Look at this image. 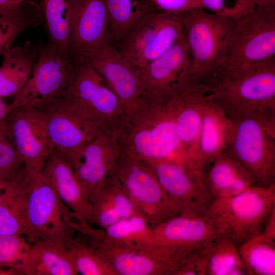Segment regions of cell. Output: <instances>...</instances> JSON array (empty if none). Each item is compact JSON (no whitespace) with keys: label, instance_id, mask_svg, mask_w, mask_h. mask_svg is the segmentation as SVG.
<instances>
[{"label":"cell","instance_id":"obj_1","mask_svg":"<svg viewBox=\"0 0 275 275\" xmlns=\"http://www.w3.org/2000/svg\"><path fill=\"white\" fill-rule=\"evenodd\" d=\"M196 86L231 120L275 112V58L250 65L225 66Z\"/></svg>","mask_w":275,"mask_h":275},{"label":"cell","instance_id":"obj_2","mask_svg":"<svg viewBox=\"0 0 275 275\" xmlns=\"http://www.w3.org/2000/svg\"><path fill=\"white\" fill-rule=\"evenodd\" d=\"M171 98L146 103L128 114L118 133L119 142L123 151L149 162L174 161L199 171L182 149Z\"/></svg>","mask_w":275,"mask_h":275},{"label":"cell","instance_id":"obj_3","mask_svg":"<svg viewBox=\"0 0 275 275\" xmlns=\"http://www.w3.org/2000/svg\"><path fill=\"white\" fill-rule=\"evenodd\" d=\"M23 177L27 191L24 236L30 243L48 239L67 248L78 233L88 231L90 225L63 203L41 171L25 164Z\"/></svg>","mask_w":275,"mask_h":275},{"label":"cell","instance_id":"obj_4","mask_svg":"<svg viewBox=\"0 0 275 275\" xmlns=\"http://www.w3.org/2000/svg\"><path fill=\"white\" fill-rule=\"evenodd\" d=\"M275 207V184L255 185L238 195L214 198L204 215L218 237L237 246L262 231Z\"/></svg>","mask_w":275,"mask_h":275},{"label":"cell","instance_id":"obj_5","mask_svg":"<svg viewBox=\"0 0 275 275\" xmlns=\"http://www.w3.org/2000/svg\"><path fill=\"white\" fill-rule=\"evenodd\" d=\"M232 121L228 152L253 177L257 185L275 184V112Z\"/></svg>","mask_w":275,"mask_h":275},{"label":"cell","instance_id":"obj_6","mask_svg":"<svg viewBox=\"0 0 275 275\" xmlns=\"http://www.w3.org/2000/svg\"><path fill=\"white\" fill-rule=\"evenodd\" d=\"M60 97L101 133L118 134L128 115L101 76L84 62L77 64L69 86Z\"/></svg>","mask_w":275,"mask_h":275},{"label":"cell","instance_id":"obj_7","mask_svg":"<svg viewBox=\"0 0 275 275\" xmlns=\"http://www.w3.org/2000/svg\"><path fill=\"white\" fill-rule=\"evenodd\" d=\"M235 21L201 8L183 13L191 61L186 87L202 84L226 65V40Z\"/></svg>","mask_w":275,"mask_h":275},{"label":"cell","instance_id":"obj_8","mask_svg":"<svg viewBox=\"0 0 275 275\" xmlns=\"http://www.w3.org/2000/svg\"><path fill=\"white\" fill-rule=\"evenodd\" d=\"M152 248L172 271L209 254L218 236L205 215L178 214L152 226Z\"/></svg>","mask_w":275,"mask_h":275},{"label":"cell","instance_id":"obj_9","mask_svg":"<svg viewBox=\"0 0 275 275\" xmlns=\"http://www.w3.org/2000/svg\"><path fill=\"white\" fill-rule=\"evenodd\" d=\"M109 175L151 226L180 214L161 186L150 162L123 151Z\"/></svg>","mask_w":275,"mask_h":275},{"label":"cell","instance_id":"obj_10","mask_svg":"<svg viewBox=\"0 0 275 275\" xmlns=\"http://www.w3.org/2000/svg\"><path fill=\"white\" fill-rule=\"evenodd\" d=\"M38 58L24 86L8 105V114L21 106L57 98L65 92L77 64L68 50L48 41L36 44Z\"/></svg>","mask_w":275,"mask_h":275},{"label":"cell","instance_id":"obj_11","mask_svg":"<svg viewBox=\"0 0 275 275\" xmlns=\"http://www.w3.org/2000/svg\"><path fill=\"white\" fill-rule=\"evenodd\" d=\"M226 65L239 66L275 58V8L256 5L236 21L226 40Z\"/></svg>","mask_w":275,"mask_h":275},{"label":"cell","instance_id":"obj_12","mask_svg":"<svg viewBox=\"0 0 275 275\" xmlns=\"http://www.w3.org/2000/svg\"><path fill=\"white\" fill-rule=\"evenodd\" d=\"M183 14L155 11L116 44L139 69L166 52L183 35Z\"/></svg>","mask_w":275,"mask_h":275},{"label":"cell","instance_id":"obj_13","mask_svg":"<svg viewBox=\"0 0 275 275\" xmlns=\"http://www.w3.org/2000/svg\"><path fill=\"white\" fill-rule=\"evenodd\" d=\"M190 67L184 32L166 52L139 69L144 101L160 102L178 94L187 85Z\"/></svg>","mask_w":275,"mask_h":275},{"label":"cell","instance_id":"obj_14","mask_svg":"<svg viewBox=\"0 0 275 275\" xmlns=\"http://www.w3.org/2000/svg\"><path fill=\"white\" fill-rule=\"evenodd\" d=\"M68 47L77 64L89 52L114 42L105 0H67Z\"/></svg>","mask_w":275,"mask_h":275},{"label":"cell","instance_id":"obj_15","mask_svg":"<svg viewBox=\"0 0 275 275\" xmlns=\"http://www.w3.org/2000/svg\"><path fill=\"white\" fill-rule=\"evenodd\" d=\"M32 106L42 123L53 152L65 156L102 133L78 116L61 97Z\"/></svg>","mask_w":275,"mask_h":275},{"label":"cell","instance_id":"obj_16","mask_svg":"<svg viewBox=\"0 0 275 275\" xmlns=\"http://www.w3.org/2000/svg\"><path fill=\"white\" fill-rule=\"evenodd\" d=\"M150 162L161 186L180 214L204 215L214 198L201 173L174 161Z\"/></svg>","mask_w":275,"mask_h":275},{"label":"cell","instance_id":"obj_17","mask_svg":"<svg viewBox=\"0 0 275 275\" xmlns=\"http://www.w3.org/2000/svg\"><path fill=\"white\" fill-rule=\"evenodd\" d=\"M82 62L101 76L128 114L147 103L139 69L122 55L114 42L89 52Z\"/></svg>","mask_w":275,"mask_h":275},{"label":"cell","instance_id":"obj_18","mask_svg":"<svg viewBox=\"0 0 275 275\" xmlns=\"http://www.w3.org/2000/svg\"><path fill=\"white\" fill-rule=\"evenodd\" d=\"M122 152L118 134L104 132L63 156L73 168L90 201L109 176Z\"/></svg>","mask_w":275,"mask_h":275},{"label":"cell","instance_id":"obj_19","mask_svg":"<svg viewBox=\"0 0 275 275\" xmlns=\"http://www.w3.org/2000/svg\"><path fill=\"white\" fill-rule=\"evenodd\" d=\"M6 121L12 141L25 164L41 171L53 152L34 108L16 107L9 112Z\"/></svg>","mask_w":275,"mask_h":275},{"label":"cell","instance_id":"obj_20","mask_svg":"<svg viewBox=\"0 0 275 275\" xmlns=\"http://www.w3.org/2000/svg\"><path fill=\"white\" fill-rule=\"evenodd\" d=\"M116 275H172V270L151 246L119 245L93 238Z\"/></svg>","mask_w":275,"mask_h":275},{"label":"cell","instance_id":"obj_21","mask_svg":"<svg viewBox=\"0 0 275 275\" xmlns=\"http://www.w3.org/2000/svg\"><path fill=\"white\" fill-rule=\"evenodd\" d=\"M202 98L201 125L194 162L203 174L212 161L228 150L232 121L218 106Z\"/></svg>","mask_w":275,"mask_h":275},{"label":"cell","instance_id":"obj_22","mask_svg":"<svg viewBox=\"0 0 275 275\" xmlns=\"http://www.w3.org/2000/svg\"><path fill=\"white\" fill-rule=\"evenodd\" d=\"M41 171L63 203L80 221L91 225L92 203L65 158L60 154L52 153Z\"/></svg>","mask_w":275,"mask_h":275},{"label":"cell","instance_id":"obj_23","mask_svg":"<svg viewBox=\"0 0 275 275\" xmlns=\"http://www.w3.org/2000/svg\"><path fill=\"white\" fill-rule=\"evenodd\" d=\"M171 102L182 149L198 169L194 158L201 125L202 96L195 88H186L172 97Z\"/></svg>","mask_w":275,"mask_h":275},{"label":"cell","instance_id":"obj_24","mask_svg":"<svg viewBox=\"0 0 275 275\" xmlns=\"http://www.w3.org/2000/svg\"><path fill=\"white\" fill-rule=\"evenodd\" d=\"M202 176L214 199L235 196L256 185L252 175L228 151L212 161Z\"/></svg>","mask_w":275,"mask_h":275},{"label":"cell","instance_id":"obj_25","mask_svg":"<svg viewBox=\"0 0 275 275\" xmlns=\"http://www.w3.org/2000/svg\"><path fill=\"white\" fill-rule=\"evenodd\" d=\"M90 202L92 205L90 225L102 229L123 218L140 215L118 182L110 175Z\"/></svg>","mask_w":275,"mask_h":275},{"label":"cell","instance_id":"obj_26","mask_svg":"<svg viewBox=\"0 0 275 275\" xmlns=\"http://www.w3.org/2000/svg\"><path fill=\"white\" fill-rule=\"evenodd\" d=\"M0 65V97L14 96L29 79L38 58L36 45L26 42L12 47Z\"/></svg>","mask_w":275,"mask_h":275},{"label":"cell","instance_id":"obj_27","mask_svg":"<svg viewBox=\"0 0 275 275\" xmlns=\"http://www.w3.org/2000/svg\"><path fill=\"white\" fill-rule=\"evenodd\" d=\"M25 275H76L67 248L55 241L41 239L31 243Z\"/></svg>","mask_w":275,"mask_h":275},{"label":"cell","instance_id":"obj_28","mask_svg":"<svg viewBox=\"0 0 275 275\" xmlns=\"http://www.w3.org/2000/svg\"><path fill=\"white\" fill-rule=\"evenodd\" d=\"M27 191L23 170L7 180L0 204V236H24L26 225Z\"/></svg>","mask_w":275,"mask_h":275},{"label":"cell","instance_id":"obj_29","mask_svg":"<svg viewBox=\"0 0 275 275\" xmlns=\"http://www.w3.org/2000/svg\"><path fill=\"white\" fill-rule=\"evenodd\" d=\"M109 27L116 44L157 10L150 0H105Z\"/></svg>","mask_w":275,"mask_h":275},{"label":"cell","instance_id":"obj_30","mask_svg":"<svg viewBox=\"0 0 275 275\" xmlns=\"http://www.w3.org/2000/svg\"><path fill=\"white\" fill-rule=\"evenodd\" d=\"M44 21L40 4L23 0L11 11L0 15V56L12 47L19 34Z\"/></svg>","mask_w":275,"mask_h":275},{"label":"cell","instance_id":"obj_31","mask_svg":"<svg viewBox=\"0 0 275 275\" xmlns=\"http://www.w3.org/2000/svg\"><path fill=\"white\" fill-rule=\"evenodd\" d=\"M238 248L247 274H275V238L261 231Z\"/></svg>","mask_w":275,"mask_h":275},{"label":"cell","instance_id":"obj_32","mask_svg":"<svg viewBox=\"0 0 275 275\" xmlns=\"http://www.w3.org/2000/svg\"><path fill=\"white\" fill-rule=\"evenodd\" d=\"M78 234L67 247L78 274L116 275L91 236Z\"/></svg>","mask_w":275,"mask_h":275},{"label":"cell","instance_id":"obj_33","mask_svg":"<svg viewBox=\"0 0 275 275\" xmlns=\"http://www.w3.org/2000/svg\"><path fill=\"white\" fill-rule=\"evenodd\" d=\"M100 240L114 245L152 246V226L142 215H133L103 229Z\"/></svg>","mask_w":275,"mask_h":275},{"label":"cell","instance_id":"obj_34","mask_svg":"<svg viewBox=\"0 0 275 275\" xmlns=\"http://www.w3.org/2000/svg\"><path fill=\"white\" fill-rule=\"evenodd\" d=\"M246 269L238 246L218 237L208 257L206 275H244Z\"/></svg>","mask_w":275,"mask_h":275},{"label":"cell","instance_id":"obj_35","mask_svg":"<svg viewBox=\"0 0 275 275\" xmlns=\"http://www.w3.org/2000/svg\"><path fill=\"white\" fill-rule=\"evenodd\" d=\"M30 246L24 236H0V274L25 275Z\"/></svg>","mask_w":275,"mask_h":275},{"label":"cell","instance_id":"obj_36","mask_svg":"<svg viewBox=\"0 0 275 275\" xmlns=\"http://www.w3.org/2000/svg\"><path fill=\"white\" fill-rule=\"evenodd\" d=\"M40 1V6L49 42L69 50L67 0Z\"/></svg>","mask_w":275,"mask_h":275},{"label":"cell","instance_id":"obj_37","mask_svg":"<svg viewBox=\"0 0 275 275\" xmlns=\"http://www.w3.org/2000/svg\"><path fill=\"white\" fill-rule=\"evenodd\" d=\"M25 166L12 141L6 119L0 125V179H14Z\"/></svg>","mask_w":275,"mask_h":275},{"label":"cell","instance_id":"obj_38","mask_svg":"<svg viewBox=\"0 0 275 275\" xmlns=\"http://www.w3.org/2000/svg\"><path fill=\"white\" fill-rule=\"evenodd\" d=\"M255 0H197V8L237 21L255 7Z\"/></svg>","mask_w":275,"mask_h":275},{"label":"cell","instance_id":"obj_39","mask_svg":"<svg viewBox=\"0 0 275 275\" xmlns=\"http://www.w3.org/2000/svg\"><path fill=\"white\" fill-rule=\"evenodd\" d=\"M157 11L181 14L197 7V0H150Z\"/></svg>","mask_w":275,"mask_h":275},{"label":"cell","instance_id":"obj_40","mask_svg":"<svg viewBox=\"0 0 275 275\" xmlns=\"http://www.w3.org/2000/svg\"><path fill=\"white\" fill-rule=\"evenodd\" d=\"M209 255L210 254L188 262L176 271L174 275H206Z\"/></svg>","mask_w":275,"mask_h":275},{"label":"cell","instance_id":"obj_41","mask_svg":"<svg viewBox=\"0 0 275 275\" xmlns=\"http://www.w3.org/2000/svg\"><path fill=\"white\" fill-rule=\"evenodd\" d=\"M262 231L269 236L275 238V207L266 219Z\"/></svg>","mask_w":275,"mask_h":275},{"label":"cell","instance_id":"obj_42","mask_svg":"<svg viewBox=\"0 0 275 275\" xmlns=\"http://www.w3.org/2000/svg\"><path fill=\"white\" fill-rule=\"evenodd\" d=\"M17 4L13 0H0V15L11 11Z\"/></svg>","mask_w":275,"mask_h":275},{"label":"cell","instance_id":"obj_43","mask_svg":"<svg viewBox=\"0 0 275 275\" xmlns=\"http://www.w3.org/2000/svg\"><path fill=\"white\" fill-rule=\"evenodd\" d=\"M8 115V105L4 103L0 97V125L6 120Z\"/></svg>","mask_w":275,"mask_h":275},{"label":"cell","instance_id":"obj_44","mask_svg":"<svg viewBox=\"0 0 275 275\" xmlns=\"http://www.w3.org/2000/svg\"><path fill=\"white\" fill-rule=\"evenodd\" d=\"M256 5L262 7L275 8V0H255Z\"/></svg>","mask_w":275,"mask_h":275},{"label":"cell","instance_id":"obj_45","mask_svg":"<svg viewBox=\"0 0 275 275\" xmlns=\"http://www.w3.org/2000/svg\"><path fill=\"white\" fill-rule=\"evenodd\" d=\"M6 180L0 179V204L3 199V195L6 182Z\"/></svg>","mask_w":275,"mask_h":275},{"label":"cell","instance_id":"obj_46","mask_svg":"<svg viewBox=\"0 0 275 275\" xmlns=\"http://www.w3.org/2000/svg\"><path fill=\"white\" fill-rule=\"evenodd\" d=\"M13 2L16 4H18L23 1V0H13Z\"/></svg>","mask_w":275,"mask_h":275},{"label":"cell","instance_id":"obj_47","mask_svg":"<svg viewBox=\"0 0 275 275\" xmlns=\"http://www.w3.org/2000/svg\"><path fill=\"white\" fill-rule=\"evenodd\" d=\"M36 1H40V0H36Z\"/></svg>","mask_w":275,"mask_h":275}]
</instances>
